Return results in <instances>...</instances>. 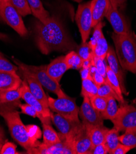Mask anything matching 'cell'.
Masks as SVG:
<instances>
[{
	"label": "cell",
	"instance_id": "6da1fadb",
	"mask_svg": "<svg viewBox=\"0 0 136 154\" xmlns=\"http://www.w3.org/2000/svg\"><path fill=\"white\" fill-rule=\"evenodd\" d=\"M34 33L37 47L44 55L54 51L65 52L75 51L78 46L57 15L50 16L44 23L37 20Z\"/></svg>",
	"mask_w": 136,
	"mask_h": 154
},
{
	"label": "cell",
	"instance_id": "7a4b0ae2",
	"mask_svg": "<svg viewBox=\"0 0 136 154\" xmlns=\"http://www.w3.org/2000/svg\"><path fill=\"white\" fill-rule=\"evenodd\" d=\"M16 107L14 104H3L0 107V116L6 121L13 139L29 153L36 146L29 139L26 127L23 124Z\"/></svg>",
	"mask_w": 136,
	"mask_h": 154
},
{
	"label": "cell",
	"instance_id": "3957f363",
	"mask_svg": "<svg viewBox=\"0 0 136 154\" xmlns=\"http://www.w3.org/2000/svg\"><path fill=\"white\" fill-rule=\"evenodd\" d=\"M115 52L125 71L136 74V35L133 31L126 35L112 34Z\"/></svg>",
	"mask_w": 136,
	"mask_h": 154
},
{
	"label": "cell",
	"instance_id": "277c9868",
	"mask_svg": "<svg viewBox=\"0 0 136 154\" xmlns=\"http://www.w3.org/2000/svg\"><path fill=\"white\" fill-rule=\"evenodd\" d=\"M14 63L18 65L20 71L26 72L35 78L45 88L55 94L58 97H65L68 95L61 88L59 83L52 79L47 72V65L34 66L23 63L19 60L14 59Z\"/></svg>",
	"mask_w": 136,
	"mask_h": 154
},
{
	"label": "cell",
	"instance_id": "5b68a950",
	"mask_svg": "<svg viewBox=\"0 0 136 154\" xmlns=\"http://www.w3.org/2000/svg\"><path fill=\"white\" fill-rule=\"evenodd\" d=\"M50 109L71 120L79 122V108L75 103V99L69 96L55 99L48 97Z\"/></svg>",
	"mask_w": 136,
	"mask_h": 154
},
{
	"label": "cell",
	"instance_id": "8992f818",
	"mask_svg": "<svg viewBox=\"0 0 136 154\" xmlns=\"http://www.w3.org/2000/svg\"><path fill=\"white\" fill-rule=\"evenodd\" d=\"M0 15L3 20L12 28L20 36H25L27 35L28 30L22 16L8 0H3L0 4Z\"/></svg>",
	"mask_w": 136,
	"mask_h": 154
},
{
	"label": "cell",
	"instance_id": "52a82bcc",
	"mask_svg": "<svg viewBox=\"0 0 136 154\" xmlns=\"http://www.w3.org/2000/svg\"><path fill=\"white\" fill-rule=\"evenodd\" d=\"M92 3V0L80 4L75 14V21L79 29L82 42H87L93 28Z\"/></svg>",
	"mask_w": 136,
	"mask_h": 154
},
{
	"label": "cell",
	"instance_id": "ba28073f",
	"mask_svg": "<svg viewBox=\"0 0 136 154\" xmlns=\"http://www.w3.org/2000/svg\"><path fill=\"white\" fill-rule=\"evenodd\" d=\"M113 127L119 131L136 128V108L126 104L119 107L116 117L112 120Z\"/></svg>",
	"mask_w": 136,
	"mask_h": 154
},
{
	"label": "cell",
	"instance_id": "9c48e42d",
	"mask_svg": "<svg viewBox=\"0 0 136 154\" xmlns=\"http://www.w3.org/2000/svg\"><path fill=\"white\" fill-rule=\"evenodd\" d=\"M22 91V99H23L26 103L32 106L36 109L38 114V118L42 122V124H51V115L52 112L50 111L49 107L44 106L40 101L36 98L30 91L28 84L25 79L22 81L21 85Z\"/></svg>",
	"mask_w": 136,
	"mask_h": 154
},
{
	"label": "cell",
	"instance_id": "30bf717a",
	"mask_svg": "<svg viewBox=\"0 0 136 154\" xmlns=\"http://www.w3.org/2000/svg\"><path fill=\"white\" fill-rule=\"evenodd\" d=\"M105 17L112 25L114 33L118 35H126L131 31L128 20L112 0Z\"/></svg>",
	"mask_w": 136,
	"mask_h": 154
},
{
	"label": "cell",
	"instance_id": "8fae6325",
	"mask_svg": "<svg viewBox=\"0 0 136 154\" xmlns=\"http://www.w3.org/2000/svg\"><path fill=\"white\" fill-rule=\"evenodd\" d=\"M51 120L59 130V136L66 138L72 144V139L82 125V122L66 119L58 114L51 115Z\"/></svg>",
	"mask_w": 136,
	"mask_h": 154
},
{
	"label": "cell",
	"instance_id": "7c38bea8",
	"mask_svg": "<svg viewBox=\"0 0 136 154\" xmlns=\"http://www.w3.org/2000/svg\"><path fill=\"white\" fill-rule=\"evenodd\" d=\"M83 98V101L79 109V116L82 122L90 127L104 125V119L101 113L92 106L89 98Z\"/></svg>",
	"mask_w": 136,
	"mask_h": 154
},
{
	"label": "cell",
	"instance_id": "4fadbf2b",
	"mask_svg": "<svg viewBox=\"0 0 136 154\" xmlns=\"http://www.w3.org/2000/svg\"><path fill=\"white\" fill-rule=\"evenodd\" d=\"M61 141L51 145L40 143L29 153L35 154H75L72 144L66 138L59 136Z\"/></svg>",
	"mask_w": 136,
	"mask_h": 154
},
{
	"label": "cell",
	"instance_id": "5bb4252c",
	"mask_svg": "<svg viewBox=\"0 0 136 154\" xmlns=\"http://www.w3.org/2000/svg\"><path fill=\"white\" fill-rule=\"evenodd\" d=\"M72 146L75 154H90L92 144L89 129L88 127L83 122L73 137Z\"/></svg>",
	"mask_w": 136,
	"mask_h": 154
},
{
	"label": "cell",
	"instance_id": "9a60e30c",
	"mask_svg": "<svg viewBox=\"0 0 136 154\" xmlns=\"http://www.w3.org/2000/svg\"><path fill=\"white\" fill-rule=\"evenodd\" d=\"M106 59L107 61L108 66L110 69L116 74L119 81L123 94L128 95L129 93L127 91L125 87V74L123 68L121 66L118 59L117 58L115 51L111 45H109V51L107 54Z\"/></svg>",
	"mask_w": 136,
	"mask_h": 154
},
{
	"label": "cell",
	"instance_id": "2e32d148",
	"mask_svg": "<svg viewBox=\"0 0 136 154\" xmlns=\"http://www.w3.org/2000/svg\"><path fill=\"white\" fill-rule=\"evenodd\" d=\"M69 69L65 60V56L56 58L47 66L48 75L58 83H59L66 71Z\"/></svg>",
	"mask_w": 136,
	"mask_h": 154
},
{
	"label": "cell",
	"instance_id": "e0dca14e",
	"mask_svg": "<svg viewBox=\"0 0 136 154\" xmlns=\"http://www.w3.org/2000/svg\"><path fill=\"white\" fill-rule=\"evenodd\" d=\"M20 71L28 84L30 91L32 92L33 96L40 101L44 106L49 107L48 97L45 94L42 85L32 75L23 71Z\"/></svg>",
	"mask_w": 136,
	"mask_h": 154
},
{
	"label": "cell",
	"instance_id": "ac0fdd59",
	"mask_svg": "<svg viewBox=\"0 0 136 154\" xmlns=\"http://www.w3.org/2000/svg\"><path fill=\"white\" fill-rule=\"evenodd\" d=\"M22 84V81L16 72H0V91L16 90Z\"/></svg>",
	"mask_w": 136,
	"mask_h": 154
},
{
	"label": "cell",
	"instance_id": "d6986e66",
	"mask_svg": "<svg viewBox=\"0 0 136 154\" xmlns=\"http://www.w3.org/2000/svg\"><path fill=\"white\" fill-rule=\"evenodd\" d=\"M110 3V0H92V12L93 28L103 20Z\"/></svg>",
	"mask_w": 136,
	"mask_h": 154
},
{
	"label": "cell",
	"instance_id": "ffe728a7",
	"mask_svg": "<svg viewBox=\"0 0 136 154\" xmlns=\"http://www.w3.org/2000/svg\"><path fill=\"white\" fill-rule=\"evenodd\" d=\"M88 127L91 141H92V148L97 145L105 143V137H106L107 134L110 129L104 125Z\"/></svg>",
	"mask_w": 136,
	"mask_h": 154
},
{
	"label": "cell",
	"instance_id": "44dd1931",
	"mask_svg": "<svg viewBox=\"0 0 136 154\" xmlns=\"http://www.w3.org/2000/svg\"><path fill=\"white\" fill-rule=\"evenodd\" d=\"M21 98V87L16 90L0 91V103L2 106L3 104H14L19 107Z\"/></svg>",
	"mask_w": 136,
	"mask_h": 154
},
{
	"label": "cell",
	"instance_id": "7402d4cb",
	"mask_svg": "<svg viewBox=\"0 0 136 154\" xmlns=\"http://www.w3.org/2000/svg\"><path fill=\"white\" fill-rule=\"evenodd\" d=\"M27 2L34 16L42 23L46 22L50 14L44 8L41 0H27Z\"/></svg>",
	"mask_w": 136,
	"mask_h": 154
},
{
	"label": "cell",
	"instance_id": "603a6c76",
	"mask_svg": "<svg viewBox=\"0 0 136 154\" xmlns=\"http://www.w3.org/2000/svg\"><path fill=\"white\" fill-rule=\"evenodd\" d=\"M106 81L110 85V87L112 88V89L114 90L116 94L119 97L120 100V104H122V106L127 104L124 99V97L123 95V94L122 93V87H121V85L117 78V76L110 69V68L108 65H107V68H106Z\"/></svg>",
	"mask_w": 136,
	"mask_h": 154
},
{
	"label": "cell",
	"instance_id": "cb8c5ba5",
	"mask_svg": "<svg viewBox=\"0 0 136 154\" xmlns=\"http://www.w3.org/2000/svg\"><path fill=\"white\" fill-rule=\"evenodd\" d=\"M98 87L94 82L92 77L82 80V90L81 96L82 97L92 98L98 94Z\"/></svg>",
	"mask_w": 136,
	"mask_h": 154
},
{
	"label": "cell",
	"instance_id": "d4e9b609",
	"mask_svg": "<svg viewBox=\"0 0 136 154\" xmlns=\"http://www.w3.org/2000/svg\"><path fill=\"white\" fill-rule=\"evenodd\" d=\"M43 143L51 145L61 141L59 134L55 131L50 124H42Z\"/></svg>",
	"mask_w": 136,
	"mask_h": 154
},
{
	"label": "cell",
	"instance_id": "484cf974",
	"mask_svg": "<svg viewBox=\"0 0 136 154\" xmlns=\"http://www.w3.org/2000/svg\"><path fill=\"white\" fill-rule=\"evenodd\" d=\"M119 131L115 128L110 129L108 131L106 137H105V144L106 146L108 152L112 154V152L115 150L117 146L120 143L119 141Z\"/></svg>",
	"mask_w": 136,
	"mask_h": 154
},
{
	"label": "cell",
	"instance_id": "4316f807",
	"mask_svg": "<svg viewBox=\"0 0 136 154\" xmlns=\"http://www.w3.org/2000/svg\"><path fill=\"white\" fill-rule=\"evenodd\" d=\"M116 100L114 97L107 98V104L105 111L101 114L104 119L112 120L116 116L119 107L116 103Z\"/></svg>",
	"mask_w": 136,
	"mask_h": 154
},
{
	"label": "cell",
	"instance_id": "83f0119b",
	"mask_svg": "<svg viewBox=\"0 0 136 154\" xmlns=\"http://www.w3.org/2000/svg\"><path fill=\"white\" fill-rule=\"evenodd\" d=\"M109 45L105 39L104 34L98 41L97 44L93 50V55L95 58H101L102 59L106 58L107 54L109 51Z\"/></svg>",
	"mask_w": 136,
	"mask_h": 154
},
{
	"label": "cell",
	"instance_id": "f1b7e54d",
	"mask_svg": "<svg viewBox=\"0 0 136 154\" xmlns=\"http://www.w3.org/2000/svg\"><path fill=\"white\" fill-rule=\"evenodd\" d=\"M119 142L132 149L136 147V128L126 130L125 133L119 136Z\"/></svg>",
	"mask_w": 136,
	"mask_h": 154
},
{
	"label": "cell",
	"instance_id": "f546056e",
	"mask_svg": "<svg viewBox=\"0 0 136 154\" xmlns=\"http://www.w3.org/2000/svg\"><path fill=\"white\" fill-rule=\"evenodd\" d=\"M8 1L17 11L21 16L25 17L27 15L32 13L27 0H8Z\"/></svg>",
	"mask_w": 136,
	"mask_h": 154
},
{
	"label": "cell",
	"instance_id": "4dcf8cb0",
	"mask_svg": "<svg viewBox=\"0 0 136 154\" xmlns=\"http://www.w3.org/2000/svg\"><path fill=\"white\" fill-rule=\"evenodd\" d=\"M77 55L82 59L83 61L89 60L94 57L93 52L90 48L88 42H82V44L77 46L75 50Z\"/></svg>",
	"mask_w": 136,
	"mask_h": 154
},
{
	"label": "cell",
	"instance_id": "1f68e13d",
	"mask_svg": "<svg viewBox=\"0 0 136 154\" xmlns=\"http://www.w3.org/2000/svg\"><path fill=\"white\" fill-rule=\"evenodd\" d=\"M26 127L30 140L36 146V147H37L41 143L38 141V140L40 139L42 135L39 127L35 125H28Z\"/></svg>",
	"mask_w": 136,
	"mask_h": 154
},
{
	"label": "cell",
	"instance_id": "d6a6232c",
	"mask_svg": "<svg viewBox=\"0 0 136 154\" xmlns=\"http://www.w3.org/2000/svg\"><path fill=\"white\" fill-rule=\"evenodd\" d=\"M97 95L107 98L109 97H114L120 103V100L119 97L107 81H105L104 84L98 87Z\"/></svg>",
	"mask_w": 136,
	"mask_h": 154
},
{
	"label": "cell",
	"instance_id": "836d02e7",
	"mask_svg": "<svg viewBox=\"0 0 136 154\" xmlns=\"http://www.w3.org/2000/svg\"><path fill=\"white\" fill-rule=\"evenodd\" d=\"M91 104L94 108L101 114L105 111L107 104V98L96 95L89 98Z\"/></svg>",
	"mask_w": 136,
	"mask_h": 154
},
{
	"label": "cell",
	"instance_id": "e575fe53",
	"mask_svg": "<svg viewBox=\"0 0 136 154\" xmlns=\"http://www.w3.org/2000/svg\"><path fill=\"white\" fill-rule=\"evenodd\" d=\"M105 23L103 21H101L99 22L95 26H94V31L93 33V36L90 41L88 42V44L90 46V48H92L93 52L95 48V46L97 44L98 41L99 39L101 36L103 35L102 33V28L104 26Z\"/></svg>",
	"mask_w": 136,
	"mask_h": 154
},
{
	"label": "cell",
	"instance_id": "d590c367",
	"mask_svg": "<svg viewBox=\"0 0 136 154\" xmlns=\"http://www.w3.org/2000/svg\"><path fill=\"white\" fill-rule=\"evenodd\" d=\"M19 68L11 63L2 55H0V72L16 73Z\"/></svg>",
	"mask_w": 136,
	"mask_h": 154
},
{
	"label": "cell",
	"instance_id": "8d00e7d4",
	"mask_svg": "<svg viewBox=\"0 0 136 154\" xmlns=\"http://www.w3.org/2000/svg\"><path fill=\"white\" fill-rule=\"evenodd\" d=\"M89 71H90V75L92 77V78L94 81V82L96 83L97 86L99 87L103 84H104L106 81V79H105L104 77L96 70V68L95 65L91 66L89 68Z\"/></svg>",
	"mask_w": 136,
	"mask_h": 154
},
{
	"label": "cell",
	"instance_id": "74e56055",
	"mask_svg": "<svg viewBox=\"0 0 136 154\" xmlns=\"http://www.w3.org/2000/svg\"><path fill=\"white\" fill-rule=\"evenodd\" d=\"M95 66L96 68V70L104 77L105 79H106L107 65H105L104 59H102L101 58H95Z\"/></svg>",
	"mask_w": 136,
	"mask_h": 154
},
{
	"label": "cell",
	"instance_id": "f35d334b",
	"mask_svg": "<svg viewBox=\"0 0 136 154\" xmlns=\"http://www.w3.org/2000/svg\"><path fill=\"white\" fill-rule=\"evenodd\" d=\"M19 107H20V108L21 109L22 112L28 115L29 116H32L34 118L38 117V114L37 111L35 107H33L32 106L29 105L28 104H20Z\"/></svg>",
	"mask_w": 136,
	"mask_h": 154
},
{
	"label": "cell",
	"instance_id": "ab89813d",
	"mask_svg": "<svg viewBox=\"0 0 136 154\" xmlns=\"http://www.w3.org/2000/svg\"><path fill=\"white\" fill-rule=\"evenodd\" d=\"M17 146L11 142L5 143L0 150V154H17Z\"/></svg>",
	"mask_w": 136,
	"mask_h": 154
},
{
	"label": "cell",
	"instance_id": "60d3db41",
	"mask_svg": "<svg viewBox=\"0 0 136 154\" xmlns=\"http://www.w3.org/2000/svg\"><path fill=\"white\" fill-rule=\"evenodd\" d=\"M77 56V54L75 51H72L69 52V53L66 56H65V61L69 69H72L75 58H76Z\"/></svg>",
	"mask_w": 136,
	"mask_h": 154
},
{
	"label": "cell",
	"instance_id": "b9f144b4",
	"mask_svg": "<svg viewBox=\"0 0 136 154\" xmlns=\"http://www.w3.org/2000/svg\"><path fill=\"white\" fill-rule=\"evenodd\" d=\"M109 153L105 143L93 147L91 150L90 154H107Z\"/></svg>",
	"mask_w": 136,
	"mask_h": 154
},
{
	"label": "cell",
	"instance_id": "7bdbcfd3",
	"mask_svg": "<svg viewBox=\"0 0 136 154\" xmlns=\"http://www.w3.org/2000/svg\"><path fill=\"white\" fill-rule=\"evenodd\" d=\"M132 149L131 147L119 143L115 150L112 152V154H126L129 151Z\"/></svg>",
	"mask_w": 136,
	"mask_h": 154
},
{
	"label": "cell",
	"instance_id": "ee69618b",
	"mask_svg": "<svg viewBox=\"0 0 136 154\" xmlns=\"http://www.w3.org/2000/svg\"><path fill=\"white\" fill-rule=\"evenodd\" d=\"M82 64H83L82 59L77 55L76 58H75V62H74L72 69H80L82 68Z\"/></svg>",
	"mask_w": 136,
	"mask_h": 154
},
{
	"label": "cell",
	"instance_id": "f6af8a7d",
	"mask_svg": "<svg viewBox=\"0 0 136 154\" xmlns=\"http://www.w3.org/2000/svg\"><path fill=\"white\" fill-rule=\"evenodd\" d=\"M80 73L82 80H84V79H87V78H89V77H91L89 68H82L80 70Z\"/></svg>",
	"mask_w": 136,
	"mask_h": 154
},
{
	"label": "cell",
	"instance_id": "bcb514c9",
	"mask_svg": "<svg viewBox=\"0 0 136 154\" xmlns=\"http://www.w3.org/2000/svg\"><path fill=\"white\" fill-rule=\"evenodd\" d=\"M6 143V137L5 131L3 128L0 126V150L2 149V146Z\"/></svg>",
	"mask_w": 136,
	"mask_h": 154
},
{
	"label": "cell",
	"instance_id": "7dc6e473",
	"mask_svg": "<svg viewBox=\"0 0 136 154\" xmlns=\"http://www.w3.org/2000/svg\"><path fill=\"white\" fill-rule=\"evenodd\" d=\"M112 1L115 3L118 8H123L126 5L127 0H112Z\"/></svg>",
	"mask_w": 136,
	"mask_h": 154
},
{
	"label": "cell",
	"instance_id": "c3c4849f",
	"mask_svg": "<svg viewBox=\"0 0 136 154\" xmlns=\"http://www.w3.org/2000/svg\"><path fill=\"white\" fill-rule=\"evenodd\" d=\"M72 1L76 2V3H80L81 2H82L83 0H72Z\"/></svg>",
	"mask_w": 136,
	"mask_h": 154
},
{
	"label": "cell",
	"instance_id": "681fc988",
	"mask_svg": "<svg viewBox=\"0 0 136 154\" xmlns=\"http://www.w3.org/2000/svg\"><path fill=\"white\" fill-rule=\"evenodd\" d=\"M132 104L134 105V106L135 107V108H136V98L132 101Z\"/></svg>",
	"mask_w": 136,
	"mask_h": 154
},
{
	"label": "cell",
	"instance_id": "f907efd6",
	"mask_svg": "<svg viewBox=\"0 0 136 154\" xmlns=\"http://www.w3.org/2000/svg\"><path fill=\"white\" fill-rule=\"evenodd\" d=\"M2 20H3V19H2V17H1V15H0V22H1V21H2Z\"/></svg>",
	"mask_w": 136,
	"mask_h": 154
},
{
	"label": "cell",
	"instance_id": "816d5d0a",
	"mask_svg": "<svg viewBox=\"0 0 136 154\" xmlns=\"http://www.w3.org/2000/svg\"><path fill=\"white\" fill-rule=\"evenodd\" d=\"M3 1V0H0V4H1L2 3V2Z\"/></svg>",
	"mask_w": 136,
	"mask_h": 154
},
{
	"label": "cell",
	"instance_id": "f5cc1de1",
	"mask_svg": "<svg viewBox=\"0 0 136 154\" xmlns=\"http://www.w3.org/2000/svg\"><path fill=\"white\" fill-rule=\"evenodd\" d=\"M2 106V104H1V103H0V107H1Z\"/></svg>",
	"mask_w": 136,
	"mask_h": 154
}]
</instances>
